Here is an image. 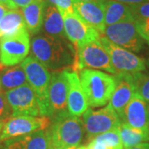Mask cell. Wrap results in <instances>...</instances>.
<instances>
[{
  "label": "cell",
  "instance_id": "cell-1",
  "mask_svg": "<svg viewBox=\"0 0 149 149\" xmlns=\"http://www.w3.org/2000/svg\"><path fill=\"white\" fill-rule=\"evenodd\" d=\"M32 56L49 70L58 71L72 66L74 61V48L65 38L41 35L31 42Z\"/></svg>",
  "mask_w": 149,
  "mask_h": 149
},
{
  "label": "cell",
  "instance_id": "cell-2",
  "mask_svg": "<svg viewBox=\"0 0 149 149\" xmlns=\"http://www.w3.org/2000/svg\"><path fill=\"white\" fill-rule=\"evenodd\" d=\"M78 75L89 106H104L110 100L116 87L114 76L94 69L81 70Z\"/></svg>",
  "mask_w": 149,
  "mask_h": 149
},
{
  "label": "cell",
  "instance_id": "cell-3",
  "mask_svg": "<svg viewBox=\"0 0 149 149\" xmlns=\"http://www.w3.org/2000/svg\"><path fill=\"white\" fill-rule=\"evenodd\" d=\"M49 132L51 149L78 147L84 139L85 127L79 117L66 113L52 119Z\"/></svg>",
  "mask_w": 149,
  "mask_h": 149
},
{
  "label": "cell",
  "instance_id": "cell-4",
  "mask_svg": "<svg viewBox=\"0 0 149 149\" xmlns=\"http://www.w3.org/2000/svg\"><path fill=\"white\" fill-rule=\"evenodd\" d=\"M74 51V63L70 68L72 71L79 72L83 69L103 70L116 74L111 59L100 38L75 47Z\"/></svg>",
  "mask_w": 149,
  "mask_h": 149
},
{
  "label": "cell",
  "instance_id": "cell-5",
  "mask_svg": "<svg viewBox=\"0 0 149 149\" xmlns=\"http://www.w3.org/2000/svg\"><path fill=\"white\" fill-rule=\"evenodd\" d=\"M27 76V83L35 91L42 104L44 116L50 118L48 104V90L51 81V74L48 70L35 57L30 56L21 63Z\"/></svg>",
  "mask_w": 149,
  "mask_h": 149
},
{
  "label": "cell",
  "instance_id": "cell-6",
  "mask_svg": "<svg viewBox=\"0 0 149 149\" xmlns=\"http://www.w3.org/2000/svg\"><path fill=\"white\" fill-rule=\"evenodd\" d=\"M13 109V117L29 115L42 117L44 112L35 91L28 83L5 92Z\"/></svg>",
  "mask_w": 149,
  "mask_h": 149
},
{
  "label": "cell",
  "instance_id": "cell-7",
  "mask_svg": "<svg viewBox=\"0 0 149 149\" xmlns=\"http://www.w3.org/2000/svg\"><path fill=\"white\" fill-rule=\"evenodd\" d=\"M82 120L89 142L98 135L117 128L121 123L119 116L109 104L99 110L88 109L83 113Z\"/></svg>",
  "mask_w": 149,
  "mask_h": 149
},
{
  "label": "cell",
  "instance_id": "cell-8",
  "mask_svg": "<svg viewBox=\"0 0 149 149\" xmlns=\"http://www.w3.org/2000/svg\"><path fill=\"white\" fill-rule=\"evenodd\" d=\"M100 40L111 59L116 74H133L146 69L143 60L128 50L115 45L101 34Z\"/></svg>",
  "mask_w": 149,
  "mask_h": 149
},
{
  "label": "cell",
  "instance_id": "cell-9",
  "mask_svg": "<svg viewBox=\"0 0 149 149\" xmlns=\"http://www.w3.org/2000/svg\"><path fill=\"white\" fill-rule=\"evenodd\" d=\"M68 70L65 69L53 71L48 90V104L50 118H55L69 113L67 109L68 96Z\"/></svg>",
  "mask_w": 149,
  "mask_h": 149
},
{
  "label": "cell",
  "instance_id": "cell-10",
  "mask_svg": "<svg viewBox=\"0 0 149 149\" xmlns=\"http://www.w3.org/2000/svg\"><path fill=\"white\" fill-rule=\"evenodd\" d=\"M101 35L115 45L133 52H139L143 46V38L138 32L134 21L121 22L106 26Z\"/></svg>",
  "mask_w": 149,
  "mask_h": 149
},
{
  "label": "cell",
  "instance_id": "cell-11",
  "mask_svg": "<svg viewBox=\"0 0 149 149\" xmlns=\"http://www.w3.org/2000/svg\"><path fill=\"white\" fill-rule=\"evenodd\" d=\"M30 47V35L27 29L3 39L0 41V63L4 67L17 65L27 58Z\"/></svg>",
  "mask_w": 149,
  "mask_h": 149
},
{
  "label": "cell",
  "instance_id": "cell-12",
  "mask_svg": "<svg viewBox=\"0 0 149 149\" xmlns=\"http://www.w3.org/2000/svg\"><path fill=\"white\" fill-rule=\"evenodd\" d=\"M52 124V118L46 116L36 117L21 115L11 118L3 124L0 133V142L28 134L37 130H44Z\"/></svg>",
  "mask_w": 149,
  "mask_h": 149
},
{
  "label": "cell",
  "instance_id": "cell-13",
  "mask_svg": "<svg viewBox=\"0 0 149 149\" xmlns=\"http://www.w3.org/2000/svg\"><path fill=\"white\" fill-rule=\"evenodd\" d=\"M61 14L64 21L65 36L74 48L100 37V33L95 28L83 21L74 12H62Z\"/></svg>",
  "mask_w": 149,
  "mask_h": 149
},
{
  "label": "cell",
  "instance_id": "cell-14",
  "mask_svg": "<svg viewBox=\"0 0 149 149\" xmlns=\"http://www.w3.org/2000/svg\"><path fill=\"white\" fill-rule=\"evenodd\" d=\"M74 13L100 34L105 28L104 23V2L72 0Z\"/></svg>",
  "mask_w": 149,
  "mask_h": 149
},
{
  "label": "cell",
  "instance_id": "cell-15",
  "mask_svg": "<svg viewBox=\"0 0 149 149\" xmlns=\"http://www.w3.org/2000/svg\"><path fill=\"white\" fill-rule=\"evenodd\" d=\"M1 143L0 149H51L52 146L49 129L37 130Z\"/></svg>",
  "mask_w": 149,
  "mask_h": 149
},
{
  "label": "cell",
  "instance_id": "cell-16",
  "mask_svg": "<svg viewBox=\"0 0 149 149\" xmlns=\"http://www.w3.org/2000/svg\"><path fill=\"white\" fill-rule=\"evenodd\" d=\"M121 122L133 128L148 133L149 114L148 104L137 95H133L131 100L126 106Z\"/></svg>",
  "mask_w": 149,
  "mask_h": 149
},
{
  "label": "cell",
  "instance_id": "cell-17",
  "mask_svg": "<svg viewBox=\"0 0 149 149\" xmlns=\"http://www.w3.org/2000/svg\"><path fill=\"white\" fill-rule=\"evenodd\" d=\"M114 78L116 87L109 105L117 113L121 119L125 108L134 95V86L132 74H114Z\"/></svg>",
  "mask_w": 149,
  "mask_h": 149
},
{
  "label": "cell",
  "instance_id": "cell-18",
  "mask_svg": "<svg viewBox=\"0 0 149 149\" xmlns=\"http://www.w3.org/2000/svg\"><path fill=\"white\" fill-rule=\"evenodd\" d=\"M88 101L77 72L68 70L67 109L70 115L79 117L88 109Z\"/></svg>",
  "mask_w": 149,
  "mask_h": 149
},
{
  "label": "cell",
  "instance_id": "cell-19",
  "mask_svg": "<svg viewBox=\"0 0 149 149\" xmlns=\"http://www.w3.org/2000/svg\"><path fill=\"white\" fill-rule=\"evenodd\" d=\"M45 3V0H32L31 3L22 8L26 27L32 35L37 34L43 26Z\"/></svg>",
  "mask_w": 149,
  "mask_h": 149
},
{
  "label": "cell",
  "instance_id": "cell-20",
  "mask_svg": "<svg viewBox=\"0 0 149 149\" xmlns=\"http://www.w3.org/2000/svg\"><path fill=\"white\" fill-rule=\"evenodd\" d=\"M104 5L105 27L121 22L134 21L130 5L116 0H105Z\"/></svg>",
  "mask_w": 149,
  "mask_h": 149
},
{
  "label": "cell",
  "instance_id": "cell-21",
  "mask_svg": "<svg viewBox=\"0 0 149 149\" xmlns=\"http://www.w3.org/2000/svg\"><path fill=\"white\" fill-rule=\"evenodd\" d=\"M44 30L47 35L65 38L64 21L58 8L46 1L43 19Z\"/></svg>",
  "mask_w": 149,
  "mask_h": 149
},
{
  "label": "cell",
  "instance_id": "cell-22",
  "mask_svg": "<svg viewBox=\"0 0 149 149\" xmlns=\"http://www.w3.org/2000/svg\"><path fill=\"white\" fill-rule=\"evenodd\" d=\"M24 29L27 27L22 11L8 10L0 21V41L15 36Z\"/></svg>",
  "mask_w": 149,
  "mask_h": 149
},
{
  "label": "cell",
  "instance_id": "cell-23",
  "mask_svg": "<svg viewBox=\"0 0 149 149\" xmlns=\"http://www.w3.org/2000/svg\"><path fill=\"white\" fill-rule=\"evenodd\" d=\"M25 84H27V76L21 65L3 70L0 74V85L5 92Z\"/></svg>",
  "mask_w": 149,
  "mask_h": 149
},
{
  "label": "cell",
  "instance_id": "cell-24",
  "mask_svg": "<svg viewBox=\"0 0 149 149\" xmlns=\"http://www.w3.org/2000/svg\"><path fill=\"white\" fill-rule=\"evenodd\" d=\"M118 130L122 141L124 149H128L134 147L144 141H149V133H147L137 128H133L122 123L118 127Z\"/></svg>",
  "mask_w": 149,
  "mask_h": 149
},
{
  "label": "cell",
  "instance_id": "cell-25",
  "mask_svg": "<svg viewBox=\"0 0 149 149\" xmlns=\"http://www.w3.org/2000/svg\"><path fill=\"white\" fill-rule=\"evenodd\" d=\"M134 94L149 104V73L139 72L132 74Z\"/></svg>",
  "mask_w": 149,
  "mask_h": 149
},
{
  "label": "cell",
  "instance_id": "cell-26",
  "mask_svg": "<svg viewBox=\"0 0 149 149\" xmlns=\"http://www.w3.org/2000/svg\"><path fill=\"white\" fill-rule=\"evenodd\" d=\"M94 140L103 144L106 149H123L118 128L98 135Z\"/></svg>",
  "mask_w": 149,
  "mask_h": 149
},
{
  "label": "cell",
  "instance_id": "cell-27",
  "mask_svg": "<svg viewBox=\"0 0 149 149\" xmlns=\"http://www.w3.org/2000/svg\"><path fill=\"white\" fill-rule=\"evenodd\" d=\"M13 118V109L6 98L5 93L0 92V123H5Z\"/></svg>",
  "mask_w": 149,
  "mask_h": 149
},
{
  "label": "cell",
  "instance_id": "cell-28",
  "mask_svg": "<svg viewBox=\"0 0 149 149\" xmlns=\"http://www.w3.org/2000/svg\"><path fill=\"white\" fill-rule=\"evenodd\" d=\"M134 21L138 19L149 18V3L130 5Z\"/></svg>",
  "mask_w": 149,
  "mask_h": 149
},
{
  "label": "cell",
  "instance_id": "cell-29",
  "mask_svg": "<svg viewBox=\"0 0 149 149\" xmlns=\"http://www.w3.org/2000/svg\"><path fill=\"white\" fill-rule=\"evenodd\" d=\"M134 22L140 36L149 44V18L138 19Z\"/></svg>",
  "mask_w": 149,
  "mask_h": 149
},
{
  "label": "cell",
  "instance_id": "cell-30",
  "mask_svg": "<svg viewBox=\"0 0 149 149\" xmlns=\"http://www.w3.org/2000/svg\"><path fill=\"white\" fill-rule=\"evenodd\" d=\"M46 1L49 3L56 6L60 11V13H62V12L73 13L74 12L72 0H46Z\"/></svg>",
  "mask_w": 149,
  "mask_h": 149
},
{
  "label": "cell",
  "instance_id": "cell-31",
  "mask_svg": "<svg viewBox=\"0 0 149 149\" xmlns=\"http://www.w3.org/2000/svg\"><path fill=\"white\" fill-rule=\"evenodd\" d=\"M118 2H121L128 5H134V4H141L145 3H149V0H116Z\"/></svg>",
  "mask_w": 149,
  "mask_h": 149
},
{
  "label": "cell",
  "instance_id": "cell-32",
  "mask_svg": "<svg viewBox=\"0 0 149 149\" xmlns=\"http://www.w3.org/2000/svg\"><path fill=\"white\" fill-rule=\"evenodd\" d=\"M12 1L13 2V3L17 8H23L24 7L27 6L32 2V0H12Z\"/></svg>",
  "mask_w": 149,
  "mask_h": 149
},
{
  "label": "cell",
  "instance_id": "cell-33",
  "mask_svg": "<svg viewBox=\"0 0 149 149\" xmlns=\"http://www.w3.org/2000/svg\"><path fill=\"white\" fill-rule=\"evenodd\" d=\"M0 3L4 5L9 10H12V9H17L15 4L13 3V2L12 0H0Z\"/></svg>",
  "mask_w": 149,
  "mask_h": 149
},
{
  "label": "cell",
  "instance_id": "cell-34",
  "mask_svg": "<svg viewBox=\"0 0 149 149\" xmlns=\"http://www.w3.org/2000/svg\"><path fill=\"white\" fill-rule=\"evenodd\" d=\"M88 146H89L91 149H106V148H105L103 144L100 143H99V142H96L95 140H94V139L89 143Z\"/></svg>",
  "mask_w": 149,
  "mask_h": 149
},
{
  "label": "cell",
  "instance_id": "cell-35",
  "mask_svg": "<svg viewBox=\"0 0 149 149\" xmlns=\"http://www.w3.org/2000/svg\"><path fill=\"white\" fill-rule=\"evenodd\" d=\"M128 149H149V143H142L138 144V145Z\"/></svg>",
  "mask_w": 149,
  "mask_h": 149
},
{
  "label": "cell",
  "instance_id": "cell-36",
  "mask_svg": "<svg viewBox=\"0 0 149 149\" xmlns=\"http://www.w3.org/2000/svg\"><path fill=\"white\" fill-rule=\"evenodd\" d=\"M8 8H6L5 6L3 5L0 3V21L2 20V18L3 17V16L6 14V13L8 12Z\"/></svg>",
  "mask_w": 149,
  "mask_h": 149
},
{
  "label": "cell",
  "instance_id": "cell-37",
  "mask_svg": "<svg viewBox=\"0 0 149 149\" xmlns=\"http://www.w3.org/2000/svg\"><path fill=\"white\" fill-rule=\"evenodd\" d=\"M79 149H91L88 145L87 146H81V147H79Z\"/></svg>",
  "mask_w": 149,
  "mask_h": 149
},
{
  "label": "cell",
  "instance_id": "cell-38",
  "mask_svg": "<svg viewBox=\"0 0 149 149\" xmlns=\"http://www.w3.org/2000/svg\"><path fill=\"white\" fill-rule=\"evenodd\" d=\"M56 149H79V147H72V148H56Z\"/></svg>",
  "mask_w": 149,
  "mask_h": 149
},
{
  "label": "cell",
  "instance_id": "cell-39",
  "mask_svg": "<svg viewBox=\"0 0 149 149\" xmlns=\"http://www.w3.org/2000/svg\"><path fill=\"white\" fill-rule=\"evenodd\" d=\"M81 1H95V2H104L105 0H81Z\"/></svg>",
  "mask_w": 149,
  "mask_h": 149
},
{
  "label": "cell",
  "instance_id": "cell-40",
  "mask_svg": "<svg viewBox=\"0 0 149 149\" xmlns=\"http://www.w3.org/2000/svg\"><path fill=\"white\" fill-rule=\"evenodd\" d=\"M3 124H4V123H0V133H1V132H2V129H3Z\"/></svg>",
  "mask_w": 149,
  "mask_h": 149
},
{
  "label": "cell",
  "instance_id": "cell-41",
  "mask_svg": "<svg viewBox=\"0 0 149 149\" xmlns=\"http://www.w3.org/2000/svg\"><path fill=\"white\" fill-rule=\"evenodd\" d=\"M148 114H149V104H148Z\"/></svg>",
  "mask_w": 149,
  "mask_h": 149
},
{
  "label": "cell",
  "instance_id": "cell-42",
  "mask_svg": "<svg viewBox=\"0 0 149 149\" xmlns=\"http://www.w3.org/2000/svg\"><path fill=\"white\" fill-rule=\"evenodd\" d=\"M148 65L149 66V58H148Z\"/></svg>",
  "mask_w": 149,
  "mask_h": 149
},
{
  "label": "cell",
  "instance_id": "cell-43",
  "mask_svg": "<svg viewBox=\"0 0 149 149\" xmlns=\"http://www.w3.org/2000/svg\"><path fill=\"white\" fill-rule=\"evenodd\" d=\"M0 87H1V85H0Z\"/></svg>",
  "mask_w": 149,
  "mask_h": 149
},
{
  "label": "cell",
  "instance_id": "cell-44",
  "mask_svg": "<svg viewBox=\"0 0 149 149\" xmlns=\"http://www.w3.org/2000/svg\"><path fill=\"white\" fill-rule=\"evenodd\" d=\"M0 64H1V63H0Z\"/></svg>",
  "mask_w": 149,
  "mask_h": 149
}]
</instances>
